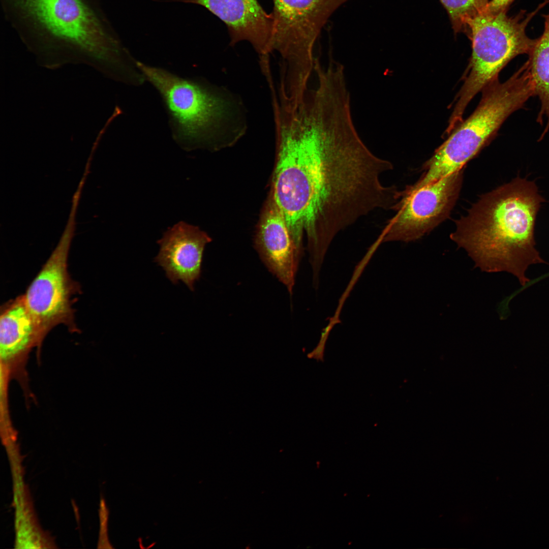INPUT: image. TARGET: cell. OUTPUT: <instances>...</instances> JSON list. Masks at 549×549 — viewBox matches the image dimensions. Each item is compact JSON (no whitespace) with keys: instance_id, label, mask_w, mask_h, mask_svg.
I'll return each instance as SVG.
<instances>
[{"instance_id":"obj_1","label":"cell","mask_w":549,"mask_h":549,"mask_svg":"<svg viewBox=\"0 0 549 549\" xmlns=\"http://www.w3.org/2000/svg\"><path fill=\"white\" fill-rule=\"evenodd\" d=\"M277 158L271 199L297 247L323 256L336 234L372 210L384 208L392 168L374 155L353 124L350 101L326 91L308 95L295 109L272 101Z\"/></svg>"},{"instance_id":"obj_2","label":"cell","mask_w":549,"mask_h":549,"mask_svg":"<svg viewBox=\"0 0 549 549\" xmlns=\"http://www.w3.org/2000/svg\"><path fill=\"white\" fill-rule=\"evenodd\" d=\"M7 20L41 66H91L124 84L137 74L108 25L98 0H0Z\"/></svg>"},{"instance_id":"obj_3","label":"cell","mask_w":549,"mask_h":549,"mask_svg":"<svg viewBox=\"0 0 549 549\" xmlns=\"http://www.w3.org/2000/svg\"><path fill=\"white\" fill-rule=\"evenodd\" d=\"M544 200L533 181L517 177L481 196L455 221L450 238L487 272L506 271L522 286L532 264L544 263L535 248V221Z\"/></svg>"},{"instance_id":"obj_4","label":"cell","mask_w":549,"mask_h":549,"mask_svg":"<svg viewBox=\"0 0 549 549\" xmlns=\"http://www.w3.org/2000/svg\"><path fill=\"white\" fill-rule=\"evenodd\" d=\"M526 63L506 81L498 79L482 90L473 112L450 132L448 138L424 163V172L411 186L417 189L462 168L496 134L506 118L535 94Z\"/></svg>"},{"instance_id":"obj_5","label":"cell","mask_w":549,"mask_h":549,"mask_svg":"<svg viewBox=\"0 0 549 549\" xmlns=\"http://www.w3.org/2000/svg\"><path fill=\"white\" fill-rule=\"evenodd\" d=\"M525 16L522 12L514 17L506 11L491 13L484 11L470 19L465 33L472 42V54L464 82L456 96V103L448 121L453 128L463 120L466 108L478 92L498 79V75L513 57L530 52L536 40L529 38L526 27L533 16L546 4Z\"/></svg>"},{"instance_id":"obj_6","label":"cell","mask_w":549,"mask_h":549,"mask_svg":"<svg viewBox=\"0 0 549 549\" xmlns=\"http://www.w3.org/2000/svg\"><path fill=\"white\" fill-rule=\"evenodd\" d=\"M348 1L272 0L271 50L282 58L281 80L291 100H301L308 90L317 39L331 14Z\"/></svg>"},{"instance_id":"obj_7","label":"cell","mask_w":549,"mask_h":549,"mask_svg":"<svg viewBox=\"0 0 549 549\" xmlns=\"http://www.w3.org/2000/svg\"><path fill=\"white\" fill-rule=\"evenodd\" d=\"M136 65L161 96L175 140L191 148L215 140L229 109L223 98L195 78L139 61Z\"/></svg>"},{"instance_id":"obj_8","label":"cell","mask_w":549,"mask_h":549,"mask_svg":"<svg viewBox=\"0 0 549 549\" xmlns=\"http://www.w3.org/2000/svg\"><path fill=\"white\" fill-rule=\"evenodd\" d=\"M463 170L455 171L417 189L400 192L395 215L385 227L383 242L417 240L449 216L459 197Z\"/></svg>"},{"instance_id":"obj_9","label":"cell","mask_w":549,"mask_h":549,"mask_svg":"<svg viewBox=\"0 0 549 549\" xmlns=\"http://www.w3.org/2000/svg\"><path fill=\"white\" fill-rule=\"evenodd\" d=\"M68 242H62L23 294L42 343L58 325H64L73 332L78 330L73 304L80 288L68 272Z\"/></svg>"},{"instance_id":"obj_10","label":"cell","mask_w":549,"mask_h":549,"mask_svg":"<svg viewBox=\"0 0 549 549\" xmlns=\"http://www.w3.org/2000/svg\"><path fill=\"white\" fill-rule=\"evenodd\" d=\"M201 6L218 17L227 26L230 45L249 42L259 57L269 56L273 19L258 0H182Z\"/></svg>"},{"instance_id":"obj_11","label":"cell","mask_w":549,"mask_h":549,"mask_svg":"<svg viewBox=\"0 0 549 549\" xmlns=\"http://www.w3.org/2000/svg\"><path fill=\"white\" fill-rule=\"evenodd\" d=\"M210 241L208 235L198 227L179 222L158 241L160 249L155 261L173 284L181 281L193 291L200 277L205 246Z\"/></svg>"},{"instance_id":"obj_12","label":"cell","mask_w":549,"mask_h":549,"mask_svg":"<svg viewBox=\"0 0 549 549\" xmlns=\"http://www.w3.org/2000/svg\"><path fill=\"white\" fill-rule=\"evenodd\" d=\"M256 245L266 266L292 293L301 252L271 198L261 217Z\"/></svg>"},{"instance_id":"obj_13","label":"cell","mask_w":549,"mask_h":549,"mask_svg":"<svg viewBox=\"0 0 549 549\" xmlns=\"http://www.w3.org/2000/svg\"><path fill=\"white\" fill-rule=\"evenodd\" d=\"M42 343L23 294L1 306L0 356L1 363L8 375H16L18 371L22 370L32 349L35 347L39 349Z\"/></svg>"},{"instance_id":"obj_14","label":"cell","mask_w":549,"mask_h":549,"mask_svg":"<svg viewBox=\"0 0 549 549\" xmlns=\"http://www.w3.org/2000/svg\"><path fill=\"white\" fill-rule=\"evenodd\" d=\"M544 18L543 33L536 40L528 63L535 94L541 103L540 116L549 119V14Z\"/></svg>"},{"instance_id":"obj_15","label":"cell","mask_w":549,"mask_h":549,"mask_svg":"<svg viewBox=\"0 0 549 549\" xmlns=\"http://www.w3.org/2000/svg\"><path fill=\"white\" fill-rule=\"evenodd\" d=\"M446 9L455 33L466 32L467 22L484 12L487 0H440Z\"/></svg>"},{"instance_id":"obj_16","label":"cell","mask_w":549,"mask_h":549,"mask_svg":"<svg viewBox=\"0 0 549 549\" xmlns=\"http://www.w3.org/2000/svg\"><path fill=\"white\" fill-rule=\"evenodd\" d=\"M513 0H492L489 2L485 11L496 13L502 11H506L508 6Z\"/></svg>"}]
</instances>
